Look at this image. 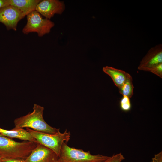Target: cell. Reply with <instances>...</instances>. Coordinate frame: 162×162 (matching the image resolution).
Returning a JSON list of instances; mask_svg holds the SVG:
<instances>
[{
  "instance_id": "obj_1",
  "label": "cell",
  "mask_w": 162,
  "mask_h": 162,
  "mask_svg": "<svg viewBox=\"0 0 162 162\" xmlns=\"http://www.w3.org/2000/svg\"><path fill=\"white\" fill-rule=\"evenodd\" d=\"M33 109L32 112L15 119L14 128H31L39 132L51 134L60 131L59 128L50 126L45 121L43 116V106L34 104Z\"/></svg>"
},
{
  "instance_id": "obj_15",
  "label": "cell",
  "mask_w": 162,
  "mask_h": 162,
  "mask_svg": "<svg viewBox=\"0 0 162 162\" xmlns=\"http://www.w3.org/2000/svg\"><path fill=\"white\" fill-rule=\"evenodd\" d=\"M124 159L123 155L121 153H120L109 157L102 162H121Z\"/></svg>"
},
{
  "instance_id": "obj_10",
  "label": "cell",
  "mask_w": 162,
  "mask_h": 162,
  "mask_svg": "<svg viewBox=\"0 0 162 162\" xmlns=\"http://www.w3.org/2000/svg\"><path fill=\"white\" fill-rule=\"evenodd\" d=\"M103 70L111 77L115 85L118 88L122 86L130 75L122 70L108 66L104 67Z\"/></svg>"
},
{
  "instance_id": "obj_16",
  "label": "cell",
  "mask_w": 162,
  "mask_h": 162,
  "mask_svg": "<svg viewBox=\"0 0 162 162\" xmlns=\"http://www.w3.org/2000/svg\"><path fill=\"white\" fill-rule=\"evenodd\" d=\"M149 72L155 74L161 78H162V63L152 67Z\"/></svg>"
},
{
  "instance_id": "obj_7",
  "label": "cell",
  "mask_w": 162,
  "mask_h": 162,
  "mask_svg": "<svg viewBox=\"0 0 162 162\" xmlns=\"http://www.w3.org/2000/svg\"><path fill=\"white\" fill-rule=\"evenodd\" d=\"M25 160L26 162H60L59 157L53 151L38 143Z\"/></svg>"
},
{
  "instance_id": "obj_8",
  "label": "cell",
  "mask_w": 162,
  "mask_h": 162,
  "mask_svg": "<svg viewBox=\"0 0 162 162\" xmlns=\"http://www.w3.org/2000/svg\"><path fill=\"white\" fill-rule=\"evenodd\" d=\"M162 63V45L160 44L151 48L144 57L138 69L149 71L153 67Z\"/></svg>"
},
{
  "instance_id": "obj_19",
  "label": "cell",
  "mask_w": 162,
  "mask_h": 162,
  "mask_svg": "<svg viewBox=\"0 0 162 162\" xmlns=\"http://www.w3.org/2000/svg\"><path fill=\"white\" fill-rule=\"evenodd\" d=\"M9 5V0H0V9Z\"/></svg>"
},
{
  "instance_id": "obj_6",
  "label": "cell",
  "mask_w": 162,
  "mask_h": 162,
  "mask_svg": "<svg viewBox=\"0 0 162 162\" xmlns=\"http://www.w3.org/2000/svg\"><path fill=\"white\" fill-rule=\"evenodd\" d=\"M25 16L19 9L10 5L0 9V22L5 26L8 30L16 31L18 22Z\"/></svg>"
},
{
  "instance_id": "obj_18",
  "label": "cell",
  "mask_w": 162,
  "mask_h": 162,
  "mask_svg": "<svg viewBox=\"0 0 162 162\" xmlns=\"http://www.w3.org/2000/svg\"><path fill=\"white\" fill-rule=\"evenodd\" d=\"M151 162H162V152L155 154Z\"/></svg>"
},
{
  "instance_id": "obj_9",
  "label": "cell",
  "mask_w": 162,
  "mask_h": 162,
  "mask_svg": "<svg viewBox=\"0 0 162 162\" xmlns=\"http://www.w3.org/2000/svg\"><path fill=\"white\" fill-rule=\"evenodd\" d=\"M64 9V4L62 2L57 0H44L38 4L35 10L46 18L50 19L55 14H62Z\"/></svg>"
},
{
  "instance_id": "obj_13",
  "label": "cell",
  "mask_w": 162,
  "mask_h": 162,
  "mask_svg": "<svg viewBox=\"0 0 162 162\" xmlns=\"http://www.w3.org/2000/svg\"><path fill=\"white\" fill-rule=\"evenodd\" d=\"M134 86L132 82V78L130 74L122 86L119 88L120 93L123 96L131 98L133 94Z\"/></svg>"
},
{
  "instance_id": "obj_5",
  "label": "cell",
  "mask_w": 162,
  "mask_h": 162,
  "mask_svg": "<svg viewBox=\"0 0 162 162\" xmlns=\"http://www.w3.org/2000/svg\"><path fill=\"white\" fill-rule=\"evenodd\" d=\"M27 23L22 30L24 34L36 32L39 37H42L49 33L51 28L54 26L53 22L49 19L43 18L36 10L27 15Z\"/></svg>"
},
{
  "instance_id": "obj_22",
  "label": "cell",
  "mask_w": 162,
  "mask_h": 162,
  "mask_svg": "<svg viewBox=\"0 0 162 162\" xmlns=\"http://www.w3.org/2000/svg\"></svg>"
},
{
  "instance_id": "obj_4",
  "label": "cell",
  "mask_w": 162,
  "mask_h": 162,
  "mask_svg": "<svg viewBox=\"0 0 162 162\" xmlns=\"http://www.w3.org/2000/svg\"><path fill=\"white\" fill-rule=\"evenodd\" d=\"M64 142L59 156L60 162H102L109 156L100 154L92 155L89 151L71 147Z\"/></svg>"
},
{
  "instance_id": "obj_20",
  "label": "cell",
  "mask_w": 162,
  "mask_h": 162,
  "mask_svg": "<svg viewBox=\"0 0 162 162\" xmlns=\"http://www.w3.org/2000/svg\"><path fill=\"white\" fill-rule=\"evenodd\" d=\"M0 162H2V158L0 155Z\"/></svg>"
},
{
  "instance_id": "obj_17",
  "label": "cell",
  "mask_w": 162,
  "mask_h": 162,
  "mask_svg": "<svg viewBox=\"0 0 162 162\" xmlns=\"http://www.w3.org/2000/svg\"><path fill=\"white\" fill-rule=\"evenodd\" d=\"M2 162H26L25 159L20 158H2Z\"/></svg>"
},
{
  "instance_id": "obj_12",
  "label": "cell",
  "mask_w": 162,
  "mask_h": 162,
  "mask_svg": "<svg viewBox=\"0 0 162 162\" xmlns=\"http://www.w3.org/2000/svg\"><path fill=\"white\" fill-rule=\"evenodd\" d=\"M40 0H9L10 4L19 9L24 16L36 10Z\"/></svg>"
},
{
  "instance_id": "obj_14",
  "label": "cell",
  "mask_w": 162,
  "mask_h": 162,
  "mask_svg": "<svg viewBox=\"0 0 162 162\" xmlns=\"http://www.w3.org/2000/svg\"><path fill=\"white\" fill-rule=\"evenodd\" d=\"M120 107L121 110L125 112L130 110L131 108V105L130 98L127 96H123L120 102Z\"/></svg>"
},
{
  "instance_id": "obj_2",
  "label": "cell",
  "mask_w": 162,
  "mask_h": 162,
  "mask_svg": "<svg viewBox=\"0 0 162 162\" xmlns=\"http://www.w3.org/2000/svg\"><path fill=\"white\" fill-rule=\"evenodd\" d=\"M36 142H17L0 134V155L2 158L26 159L38 145Z\"/></svg>"
},
{
  "instance_id": "obj_21",
  "label": "cell",
  "mask_w": 162,
  "mask_h": 162,
  "mask_svg": "<svg viewBox=\"0 0 162 162\" xmlns=\"http://www.w3.org/2000/svg\"><path fill=\"white\" fill-rule=\"evenodd\" d=\"M0 132H1V128H0Z\"/></svg>"
},
{
  "instance_id": "obj_11",
  "label": "cell",
  "mask_w": 162,
  "mask_h": 162,
  "mask_svg": "<svg viewBox=\"0 0 162 162\" xmlns=\"http://www.w3.org/2000/svg\"><path fill=\"white\" fill-rule=\"evenodd\" d=\"M1 134L10 138H16L28 141L36 142V140L30 133L23 128H13L7 130L1 128Z\"/></svg>"
},
{
  "instance_id": "obj_3",
  "label": "cell",
  "mask_w": 162,
  "mask_h": 162,
  "mask_svg": "<svg viewBox=\"0 0 162 162\" xmlns=\"http://www.w3.org/2000/svg\"><path fill=\"white\" fill-rule=\"evenodd\" d=\"M26 130L35 138L38 143L51 150L58 157L63 143H68L70 137V132L67 129L63 133L59 131L53 134L39 132L28 128Z\"/></svg>"
}]
</instances>
